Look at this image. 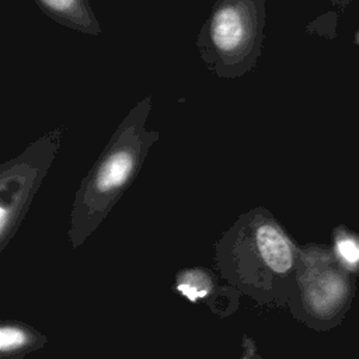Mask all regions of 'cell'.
Segmentation results:
<instances>
[{"label": "cell", "mask_w": 359, "mask_h": 359, "mask_svg": "<svg viewBox=\"0 0 359 359\" xmlns=\"http://www.w3.org/2000/svg\"><path fill=\"white\" fill-rule=\"evenodd\" d=\"M330 3H332L334 6H337V7H345V6H348L352 0H328Z\"/></svg>", "instance_id": "cell-9"}, {"label": "cell", "mask_w": 359, "mask_h": 359, "mask_svg": "<svg viewBox=\"0 0 359 359\" xmlns=\"http://www.w3.org/2000/svg\"><path fill=\"white\" fill-rule=\"evenodd\" d=\"M353 42H355V43L359 46V29H358V31L353 34Z\"/></svg>", "instance_id": "cell-10"}, {"label": "cell", "mask_w": 359, "mask_h": 359, "mask_svg": "<svg viewBox=\"0 0 359 359\" xmlns=\"http://www.w3.org/2000/svg\"><path fill=\"white\" fill-rule=\"evenodd\" d=\"M25 342V335L17 328L3 327L0 331V346L1 351H10L21 346Z\"/></svg>", "instance_id": "cell-5"}, {"label": "cell", "mask_w": 359, "mask_h": 359, "mask_svg": "<svg viewBox=\"0 0 359 359\" xmlns=\"http://www.w3.org/2000/svg\"><path fill=\"white\" fill-rule=\"evenodd\" d=\"M257 243L265 262L279 273L292 266V251L286 238L272 226L264 224L257 230Z\"/></svg>", "instance_id": "cell-3"}, {"label": "cell", "mask_w": 359, "mask_h": 359, "mask_svg": "<svg viewBox=\"0 0 359 359\" xmlns=\"http://www.w3.org/2000/svg\"><path fill=\"white\" fill-rule=\"evenodd\" d=\"M41 11L55 22L73 31L100 35L101 24L97 20L90 0H34Z\"/></svg>", "instance_id": "cell-2"}, {"label": "cell", "mask_w": 359, "mask_h": 359, "mask_svg": "<svg viewBox=\"0 0 359 359\" xmlns=\"http://www.w3.org/2000/svg\"><path fill=\"white\" fill-rule=\"evenodd\" d=\"M338 251L341 257L348 262L359 261V247L352 240H342L338 243Z\"/></svg>", "instance_id": "cell-6"}, {"label": "cell", "mask_w": 359, "mask_h": 359, "mask_svg": "<svg viewBox=\"0 0 359 359\" xmlns=\"http://www.w3.org/2000/svg\"><path fill=\"white\" fill-rule=\"evenodd\" d=\"M135 157L129 147L115 149L104 161L98 175L97 188L102 192L121 185L133 170Z\"/></svg>", "instance_id": "cell-4"}, {"label": "cell", "mask_w": 359, "mask_h": 359, "mask_svg": "<svg viewBox=\"0 0 359 359\" xmlns=\"http://www.w3.org/2000/svg\"><path fill=\"white\" fill-rule=\"evenodd\" d=\"M6 220H7V210H6V208H1L0 209V227H1V230L6 226Z\"/></svg>", "instance_id": "cell-8"}, {"label": "cell", "mask_w": 359, "mask_h": 359, "mask_svg": "<svg viewBox=\"0 0 359 359\" xmlns=\"http://www.w3.org/2000/svg\"><path fill=\"white\" fill-rule=\"evenodd\" d=\"M178 289L191 300H196L198 297H202L206 294V290L198 289V286L195 283H181L178 286Z\"/></svg>", "instance_id": "cell-7"}, {"label": "cell", "mask_w": 359, "mask_h": 359, "mask_svg": "<svg viewBox=\"0 0 359 359\" xmlns=\"http://www.w3.org/2000/svg\"><path fill=\"white\" fill-rule=\"evenodd\" d=\"M265 0H216L196 39L201 59L220 79H240L258 63Z\"/></svg>", "instance_id": "cell-1"}]
</instances>
